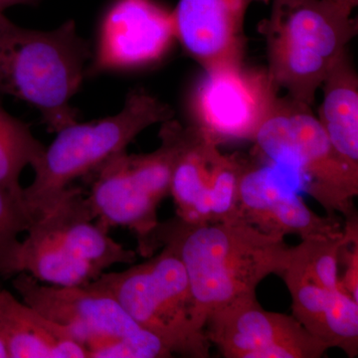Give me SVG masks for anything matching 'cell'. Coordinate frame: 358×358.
Here are the masks:
<instances>
[{
	"label": "cell",
	"mask_w": 358,
	"mask_h": 358,
	"mask_svg": "<svg viewBox=\"0 0 358 358\" xmlns=\"http://www.w3.org/2000/svg\"><path fill=\"white\" fill-rule=\"evenodd\" d=\"M169 247L180 259L202 317L244 299L270 275H282L292 247L242 219L188 223L178 217L157 225L152 253Z\"/></svg>",
	"instance_id": "1"
},
{
	"label": "cell",
	"mask_w": 358,
	"mask_h": 358,
	"mask_svg": "<svg viewBox=\"0 0 358 358\" xmlns=\"http://www.w3.org/2000/svg\"><path fill=\"white\" fill-rule=\"evenodd\" d=\"M92 58L91 45L68 20L52 30L22 27L0 13V94L38 110L51 131L78 122L72 100Z\"/></svg>",
	"instance_id": "2"
},
{
	"label": "cell",
	"mask_w": 358,
	"mask_h": 358,
	"mask_svg": "<svg viewBox=\"0 0 358 358\" xmlns=\"http://www.w3.org/2000/svg\"><path fill=\"white\" fill-rule=\"evenodd\" d=\"M258 30L265 37L267 72L278 91L312 106L346 46L358 32L350 0H271Z\"/></svg>",
	"instance_id": "3"
},
{
	"label": "cell",
	"mask_w": 358,
	"mask_h": 358,
	"mask_svg": "<svg viewBox=\"0 0 358 358\" xmlns=\"http://www.w3.org/2000/svg\"><path fill=\"white\" fill-rule=\"evenodd\" d=\"M20 242L18 273L60 287H84L117 264H133L136 253L99 226L87 196L70 186L33 221Z\"/></svg>",
	"instance_id": "4"
},
{
	"label": "cell",
	"mask_w": 358,
	"mask_h": 358,
	"mask_svg": "<svg viewBox=\"0 0 358 358\" xmlns=\"http://www.w3.org/2000/svg\"><path fill=\"white\" fill-rule=\"evenodd\" d=\"M171 106L136 88L129 92L115 115L88 122H74L57 131L33 167L31 185L23 188V199L33 218L55 203L76 179L95 173L108 160L126 152L127 147L152 124L173 119Z\"/></svg>",
	"instance_id": "5"
},
{
	"label": "cell",
	"mask_w": 358,
	"mask_h": 358,
	"mask_svg": "<svg viewBox=\"0 0 358 358\" xmlns=\"http://www.w3.org/2000/svg\"><path fill=\"white\" fill-rule=\"evenodd\" d=\"M89 285L113 296L173 355L210 357L206 322L197 308L185 266L169 247L122 272L103 273Z\"/></svg>",
	"instance_id": "6"
},
{
	"label": "cell",
	"mask_w": 358,
	"mask_h": 358,
	"mask_svg": "<svg viewBox=\"0 0 358 358\" xmlns=\"http://www.w3.org/2000/svg\"><path fill=\"white\" fill-rule=\"evenodd\" d=\"M253 141L274 166L296 176L299 186L327 216L355 215L358 171L339 157L310 106L279 96Z\"/></svg>",
	"instance_id": "7"
},
{
	"label": "cell",
	"mask_w": 358,
	"mask_h": 358,
	"mask_svg": "<svg viewBox=\"0 0 358 358\" xmlns=\"http://www.w3.org/2000/svg\"><path fill=\"white\" fill-rule=\"evenodd\" d=\"M13 287L21 300L47 319L67 327L90 358H164L173 353L141 327L110 294L87 285H47L25 272Z\"/></svg>",
	"instance_id": "8"
},
{
	"label": "cell",
	"mask_w": 358,
	"mask_h": 358,
	"mask_svg": "<svg viewBox=\"0 0 358 358\" xmlns=\"http://www.w3.org/2000/svg\"><path fill=\"white\" fill-rule=\"evenodd\" d=\"M278 99L279 91L266 69L240 63L205 70L188 101L190 126L218 147L253 141Z\"/></svg>",
	"instance_id": "9"
},
{
	"label": "cell",
	"mask_w": 358,
	"mask_h": 358,
	"mask_svg": "<svg viewBox=\"0 0 358 358\" xmlns=\"http://www.w3.org/2000/svg\"><path fill=\"white\" fill-rule=\"evenodd\" d=\"M247 164L237 155L222 154L217 145L188 126L171 181L178 217L194 224L240 219V179Z\"/></svg>",
	"instance_id": "10"
},
{
	"label": "cell",
	"mask_w": 358,
	"mask_h": 358,
	"mask_svg": "<svg viewBox=\"0 0 358 358\" xmlns=\"http://www.w3.org/2000/svg\"><path fill=\"white\" fill-rule=\"evenodd\" d=\"M176 40L173 10L157 0H110L99 21L87 76L154 65Z\"/></svg>",
	"instance_id": "11"
},
{
	"label": "cell",
	"mask_w": 358,
	"mask_h": 358,
	"mask_svg": "<svg viewBox=\"0 0 358 358\" xmlns=\"http://www.w3.org/2000/svg\"><path fill=\"white\" fill-rule=\"evenodd\" d=\"M206 336L227 358H319L329 350L294 315L264 310L256 296L212 313Z\"/></svg>",
	"instance_id": "12"
},
{
	"label": "cell",
	"mask_w": 358,
	"mask_h": 358,
	"mask_svg": "<svg viewBox=\"0 0 358 358\" xmlns=\"http://www.w3.org/2000/svg\"><path fill=\"white\" fill-rule=\"evenodd\" d=\"M239 218L267 234L301 240L343 234L334 217H322L303 202L282 169L247 164L239 185Z\"/></svg>",
	"instance_id": "13"
},
{
	"label": "cell",
	"mask_w": 358,
	"mask_h": 358,
	"mask_svg": "<svg viewBox=\"0 0 358 358\" xmlns=\"http://www.w3.org/2000/svg\"><path fill=\"white\" fill-rule=\"evenodd\" d=\"M271 0H179L176 37L205 70L243 63L245 18L250 6Z\"/></svg>",
	"instance_id": "14"
},
{
	"label": "cell",
	"mask_w": 358,
	"mask_h": 358,
	"mask_svg": "<svg viewBox=\"0 0 358 358\" xmlns=\"http://www.w3.org/2000/svg\"><path fill=\"white\" fill-rule=\"evenodd\" d=\"M127 155H115L96 171L87 199L99 226L107 231L129 228L138 238V252L148 258L152 256V236L159 224V204L131 176Z\"/></svg>",
	"instance_id": "15"
},
{
	"label": "cell",
	"mask_w": 358,
	"mask_h": 358,
	"mask_svg": "<svg viewBox=\"0 0 358 358\" xmlns=\"http://www.w3.org/2000/svg\"><path fill=\"white\" fill-rule=\"evenodd\" d=\"M282 278L292 296L293 315L327 348L358 355V301L343 289H329L285 271Z\"/></svg>",
	"instance_id": "16"
},
{
	"label": "cell",
	"mask_w": 358,
	"mask_h": 358,
	"mask_svg": "<svg viewBox=\"0 0 358 358\" xmlns=\"http://www.w3.org/2000/svg\"><path fill=\"white\" fill-rule=\"evenodd\" d=\"M0 338L9 358H86L67 327L47 319L0 288Z\"/></svg>",
	"instance_id": "17"
},
{
	"label": "cell",
	"mask_w": 358,
	"mask_h": 358,
	"mask_svg": "<svg viewBox=\"0 0 358 358\" xmlns=\"http://www.w3.org/2000/svg\"><path fill=\"white\" fill-rule=\"evenodd\" d=\"M319 120L339 157L358 171V80L348 52L322 85Z\"/></svg>",
	"instance_id": "18"
},
{
	"label": "cell",
	"mask_w": 358,
	"mask_h": 358,
	"mask_svg": "<svg viewBox=\"0 0 358 358\" xmlns=\"http://www.w3.org/2000/svg\"><path fill=\"white\" fill-rule=\"evenodd\" d=\"M29 126L0 107V186L23 199L20 178L27 166L32 169L45 150ZM24 200V199H23Z\"/></svg>",
	"instance_id": "19"
},
{
	"label": "cell",
	"mask_w": 358,
	"mask_h": 358,
	"mask_svg": "<svg viewBox=\"0 0 358 358\" xmlns=\"http://www.w3.org/2000/svg\"><path fill=\"white\" fill-rule=\"evenodd\" d=\"M345 240L343 232L336 237L301 240L298 246L292 247L291 260L285 271L327 289H343L338 259Z\"/></svg>",
	"instance_id": "20"
},
{
	"label": "cell",
	"mask_w": 358,
	"mask_h": 358,
	"mask_svg": "<svg viewBox=\"0 0 358 358\" xmlns=\"http://www.w3.org/2000/svg\"><path fill=\"white\" fill-rule=\"evenodd\" d=\"M33 221L24 200L0 186V279L18 274V236Z\"/></svg>",
	"instance_id": "21"
},
{
	"label": "cell",
	"mask_w": 358,
	"mask_h": 358,
	"mask_svg": "<svg viewBox=\"0 0 358 358\" xmlns=\"http://www.w3.org/2000/svg\"><path fill=\"white\" fill-rule=\"evenodd\" d=\"M38 0H0V13H4L6 9L21 4H34Z\"/></svg>",
	"instance_id": "22"
},
{
	"label": "cell",
	"mask_w": 358,
	"mask_h": 358,
	"mask_svg": "<svg viewBox=\"0 0 358 358\" xmlns=\"http://www.w3.org/2000/svg\"><path fill=\"white\" fill-rule=\"evenodd\" d=\"M0 358H9L8 350L1 338H0Z\"/></svg>",
	"instance_id": "23"
},
{
	"label": "cell",
	"mask_w": 358,
	"mask_h": 358,
	"mask_svg": "<svg viewBox=\"0 0 358 358\" xmlns=\"http://www.w3.org/2000/svg\"><path fill=\"white\" fill-rule=\"evenodd\" d=\"M350 1L352 2V3H355V6H357V2H358V0H350Z\"/></svg>",
	"instance_id": "24"
}]
</instances>
